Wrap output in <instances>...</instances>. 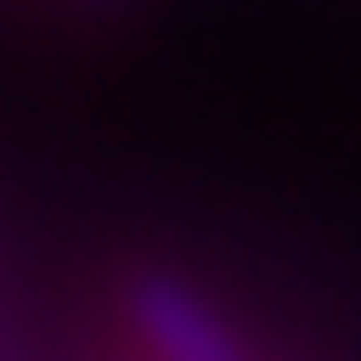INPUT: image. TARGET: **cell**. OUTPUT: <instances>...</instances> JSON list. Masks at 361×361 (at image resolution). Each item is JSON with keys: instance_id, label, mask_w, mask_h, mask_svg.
<instances>
[{"instance_id": "cell-1", "label": "cell", "mask_w": 361, "mask_h": 361, "mask_svg": "<svg viewBox=\"0 0 361 361\" xmlns=\"http://www.w3.org/2000/svg\"><path fill=\"white\" fill-rule=\"evenodd\" d=\"M128 328L154 361H261L241 328L188 281V274L147 268L128 281Z\"/></svg>"}, {"instance_id": "cell-2", "label": "cell", "mask_w": 361, "mask_h": 361, "mask_svg": "<svg viewBox=\"0 0 361 361\" xmlns=\"http://www.w3.org/2000/svg\"><path fill=\"white\" fill-rule=\"evenodd\" d=\"M80 7H114V0H80Z\"/></svg>"}]
</instances>
